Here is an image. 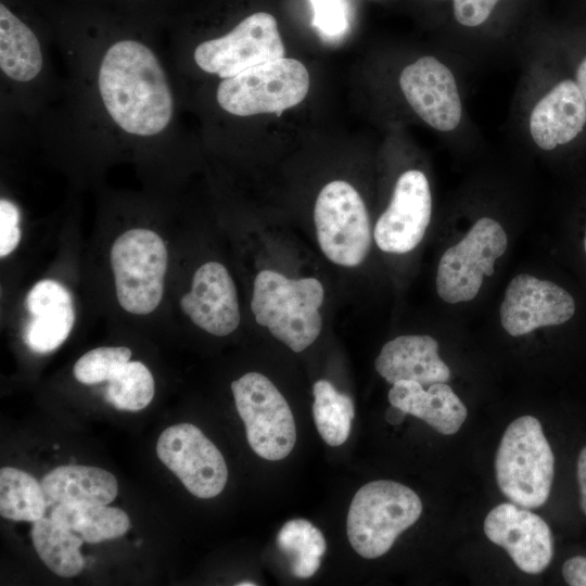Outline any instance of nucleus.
Returning <instances> with one entry per match:
<instances>
[{"instance_id":"nucleus-35","label":"nucleus","mask_w":586,"mask_h":586,"mask_svg":"<svg viewBox=\"0 0 586 586\" xmlns=\"http://www.w3.org/2000/svg\"><path fill=\"white\" fill-rule=\"evenodd\" d=\"M576 84L584 97V100L586 102V56L579 63L577 69H576Z\"/></svg>"},{"instance_id":"nucleus-13","label":"nucleus","mask_w":586,"mask_h":586,"mask_svg":"<svg viewBox=\"0 0 586 586\" xmlns=\"http://www.w3.org/2000/svg\"><path fill=\"white\" fill-rule=\"evenodd\" d=\"M399 87L415 113L429 126L449 132L462 116L461 99L453 72L436 58L425 55L400 73Z\"/></svg>"},{"instance_id":"nucleus-5","label":"nucleus","mask_w":586,"mask_h":586,"mask_svg":"<svg viewBox=\"0 0 586 586\" xmlns=\"http://www.w3.org/2000/svg\"><path fill=\"white\" fill-rule=\"evenodd\" d=\"M110 263L122 308L133 315L155 310L163 298L168 265L163 239L153 230L129 229L112 244Z\"/></svg>"},{"instance_id":"nucleus-4","label":"nucleus","mask_w":586,"mask_h":586,"mask_svg":"<svg viewBox=\"0 0 586 586\" xmlns=\"http://www.w3.org/2000/svg\"><path fill=\"white\" fill-rule=\"evenodd\" d=\"M421 512V499L408 486L388 480L367 483L357 491L348 509L349 544L366 559L381 557Z\"/></svg>"},{"instance_id":"nucleus-10","label":"nucleus","mask_w":586,"mask_h":586,"mask_svg":"<svg viewBox=\"0 0 586 586\" xmlns=\"http://www.w3.org/2000/svg\"><path fill=\"white\" fill-rule=\"evenodd\" d=\"M284 55L277 21L267 12L245 17L230 33L206 40L194 50L198 66L222 79Z\"/></svg>"},{"instance_id":"nucleus-8","label":"nucleus","mask_w":586,"mask_h":586,"mask_svg":"<svg viewBox=\"0 0 586 586\" xmlns=\"http://www.w3.org/2000/svg\"><path fill=\"white\" fill-rule=\"evenodd\" d=\"M314 221L319 246L332 263L355 267L367 257L371 228L366 205L346 181L326 184L317 196Z\"/></svg>"},{"instance_id":"nucleus-20","label":"nucleus","mask_w":586,"mask_h":586,"mask_svg":"<svg viewBox=\"0 0 586 586\" xmlns=\"http://www.w3.org/2000/svg\"><path fill=\"white\" fill-rule=\"evenodd\" d=\"M423 387L416 381H397L388 392V402L425 421L441 434L458 432L468 415L461 399L446 383H434L428 390Z\"/></svg>"},{"instance_id":"nucleus-25","label":"nucleus","mask_w":586,"mask_h":586,"mask_svg":"<svg viewBox=\"0 0 586 586\" xmlns=\"http://www.w3.org/2000/svg\"><path fill=\"white\" fill-rule=\"evenodd\" d=\"M48 501L41 483L11 467L0 470V514L13 521L34 523L43 518Z\"/></svg>"},{"instance_id":"nucleus-1","label":"nucleus","mask_w":586,"mask_h":586,"mask_svg":"<svg viewBox=\"0 0 586 586\" xmlns=\"http://www.w3.org/2000/svg\"><path fill=\"white\" fill-rule=\"evenodd\" d=\"M99 90L113 120L125 131L153 136L166 128L173 98L155 54L135 40H120L105 52L99 69Z\"/></svg>"},{"instance_id":"nucleus-19","label":"nucleus","mask_w":586,"mask_h":586,"mask_svg":"<svg viewBox=\"0 0 586 586\" xmlns=\"http://www.w3.org/2000/svg\"><path fill=\"white\" fill-rule=\"evenodd\" d=\"M374 367L391 384L410 380L430 386L450 379L448 366L438 356V343L430 335H400L388 341Z\"/></svg>"},{"instance_id":"nucleus-38","label":"nucleus","mask_w":586,"mask_h":586,"mask_svg":"<svg viewBox=\"0 0 586 586\" xmlns=\"http://www.w3.org/2000/svg\"><path fill=\"white\" fill-rule=\"evenodd\" d=\"M584 247H585V252H586V235H585V240H584Z\"/></svg>"},{"instance_id":"nucleus-6","label":"nucleus","mask_w":586,"mask_h":586,"mask_svg":"<svg viewBox=\"0 0 586 586\" xmlns=\"http://www.w3.org/2000/svg\"><path fill=\"white\" fill-rule=\"evenodd\" d=\"M309 89L306 67L295 59L281 58L252 66L224 79L217 102L237 116L276 113L301 103Z\"/></svg>"},{"instance_id":"nucleus-23","label":"nucleus","mask_w":586,"mask_h":586,"mask_svg":"<svg viewBox=\"0 0 586 586\" xmlns=\"http://www.w3.org/2000/svg\"><path fill=\"white\" fill-rule=\"evenodd\" d=\"M50 518L89 544L120 537L130 527L128 514L109 505L56 504Z\"/></svg>"},{"instance_id":"nucleus-26","label":"nucleus","mask_w":586,"mask_h":586,"mask_svg":"<svg viewBox=\"0 0 586 586\" xmlns=\"http://www.w3.org/2000/svg\"><path fill=\"white\" fill-rule=\"evenodd\" d=\"M277 545L288 557L292 574L298 578H309L318 571L327 549L320 530L305 519L284 523L277 535Z\"/></svg>"},{"instance_id":"nucleus-36","label":"nucleus","mask_w":586,"mask_h":586,"mask_svg":"<svg viewBox=\"0 0 586 586\" xmlns=\"http://www.w3.org/2000/svg\"><path fill=\"white\" fill-rule=\"evenodd\" d=\"M406 415L407 413L403 411L400 408L391 405V407L387 408L385 412V419L388 423L393 425H397L403 422Z\"/></svg>"},{"instance_id":"nucleus-17","label":"nucleus","mask_w":586,"mask_h":586,"mask_svg":"<svg viewBox=\"0 0 586 586\" xmlns=\"http://www.w3.org/2000/svg\"><path fill=\"white\" fill-rule=\"evenodd\" d=\"M585 124L586 102L572 79L555 85L536 102L528 118L531 137L545 151L574 140Z\"/></svg>"},{"instance_id":"nucleus-14","label":"nucleus","mask_w":586,"mask_h":586,"mask_svg":"<svg viewBox=\"0 0 586 586\" xmlns=\"http://www.w3.org/2000/svg\"><path fill=\"white\" fill-rule=\"evenodd\" d=\"M573 297L553 282L531 275L515 276L508 284L500 306V322L512 336H520L572 318Z\"/></svg>"},{"instance_id":"nucleus-3","label":"nucleus","mask_w":586,"mask_h":586,"mask_svg":"<svg viewBox=\"0 0 586 586\" xmlns=\"http://www.w3.org/2000/svg\"><path fill=\"white\" fill-rule=\"evenodd\" d=\"M496 481L513 504L534 509L550 494L555 457L540 422L522 416L506 429L495 459Z\"/></svg>"},{"instance_id":"nucleus-21","label":"nucleus","mask_w":586,"mask_h":586,"mask_svg":"<svg viewBox=\"0 0 586 586\" xmlns=\"http://www.w3.org/2000/svg\"><path fill=\"white\" fill-rule=\"evenodd\" d=\"M49 504L109 505L117 496L118 484L109 471L89 466H61L41 481Z\"/></svg>"},{"instance_id":"nucleus-11","label":"nucleus","mask_w":586,"mask_h":586,"mask_svg":"<svg viewBox=\"0 0 586 586\" xmlns=\"http://www.w3.org/2000/svg\"><path fill=\"white\" fill-rule=\"evenodd\" d=\"M158 459L199 498H213L226 486L228 469L218 448L195 425L175 424L160 435Z\"/></svg>"},{"instance_id":"nucleus-31","label":"nucleus","mask_w":586,"mask_h":586,"mask_svg":"<svg viewBox=\"0 0 586 586\" xmlns=\"http://www.w3.org/2000/svg\"><path fill=\"white\" fill-rule=\"evenodd\" d=\"M21 214L15 204L0 201V257L11 254L18 245L22 237L20 229Z\"/></svg>"},{"instance_id":"nucleus-24","label":"nucleus","mask_w":586,"mask_h":586,"mask_svg":"<svg viewBox=\"0 0 586 586\" xmlns=\"http://www.w3.org/2000/svg\"><path fill=\"white\" fill-rule=\"evenodd\" d=\"M30 535L39 558L54 574L73 577L85 568L84 540L69 528L43 517L33 523Z\"/></svg>"},{"instance_id":"nucleus-22","label":"nucleus","mask_w":586,"mask_h":586,"mask_svg":"<svg viewBox=\"0 0 586 586\" xmlns=\"http://www.w3.org/2000/svg\"><path fill=\"white\" fill-rule=\"evenodd\" d=\"M0 67L20 82L34 79L42 67L37 37L4 4L0 5Z\"/></svg>"},{"instance_id":"nucleus-18","label":"nucleus","mask_w":586,"mask_h":586,"mask_svg":"<svg viewBox=\"0 0 586 586\" xmlns=\"http://www.w3.org/2000/svg\"><path fill=\"white\" fill-rule=\"evenodd\" d=\"M26 307L30 315L24 334L28 347L39 354L60 347L75 322V307L68 290L55 280H40L28 292Z\"/></svg>"},{"instance_id":"nucleus-28","label":"nucleus","mask_w":586,"mask_h":586,"mask_svg":"<svg viewBox=\"0 0 586 586\" xmlns=\"http://www.w3.org/2000/svg\"><path fill=\"white\" fill-rule=\"evenodd\" d=\"M104 396L119 410H141L154 396L153 375L143 362L129 360L109 381Z\"/></svg>"},{"instance_id":"nucleus-2","label":"nucleus","mask_w":586,"mask_h":586,"mask_svg":"<svg viewBox=\"0 0 586 586\" xmlns=\"http://www.w3.org/2000/svg\"><path fill=\"white\" fill-rule=\"evenodd\" d=\"M323 296V286L315 278L289 279L273 270H262L254 280L251 309L258 324L300 353L320 334Z\"/></svg>"},{"instance_id":"nucleus-15","label":"nucleus","mask_w":586,"mask_h":586,"mask_svg":"<svg viewBox=\"0 0 586 586\" xmlns=\"http://www.w3.org/2000/svg\"><path fill=\"white\" fill-rule=\"evenodd\" d=\"M484 533L525 573L543 572L552 559L553 538L548 524L526 508L506 502L496 506L484 520Z\"/></svg>"},{"instance_id":"nucleus-37","label":"nucleus","mask_w":586,"mask_h":586,"mask_svg":"<svg viewBox=\"0 0 586 586\" xmlns=\"http://www.w3.org/2000/svg\"><path fill=\"white\" fill-rule=\"evenodd\" d=\"M238 586H254L256 585L255 583H251V582H241V583H238L237 584Z\"/></svg>"},{"instance_id":"nucleus-34","label":"nucleus","mask_w":586,"mask_h":586,"mask_svg":"<svg viewBox=\"0 0 586 586\" xmlns=\"http://www.w3.org/2000/svg\"><path fill=\"white\" fill-rule=\"evenodd\" d=\"M577 480L581 493V507L586 514V446L581 450L578 456Z\"/></svg>"},{"instance_id":"nucleus-12","label":"nucleus","mask_w":586,"mask_h":586,"mask_svg":"<svg viewBox=\"0 0 586 586\" xmlns=\"http://www.w3.org/2000/svg\"><path fill=\"white\" fill-rule=\"evenodd\" d=\"M432 195L425 175L417 169L403 173L387 208L379 217L373 237L380 250L405 254L421 242L430 224Z\"/></svg>"},{"instance_id":"nucleus-33","label":"nucleus","mask_w":586,"mask_h":586,"mask_svg":"<svg viewBox=\"0 0 586 586\" xmlns=\"http://www.w3.org/2000/svg\"><path fill=\"white\" fill-rule=\"evenodd\" d=\"M562 574L571 586H586V558L577 556L568 559L562 565Z\"/></svg>"},{"instance_id":"nucleus-30","label":"nucleus","mask_w":586,"mask_h":586,"mask_svg":"<svg viewBox=\"0 0 586 586\" xmlns=\"http://www.w3.org/2000/svg\"><path fill=\"white\" fill-rule=\"evenodd\" d=\"M314 16L313 26L323 37H340L348 28L349 12L345 0H309Z\"/></svg>"},{"instance_id":"nucleus-29","label":"nucleus","mask_w":586,"mask_h":586,"mask_svg":"<svg viewBox=\"0 0 586 586\" xmlns=\"http://www.w3.org/2000/svg\"><path fill=\"white\" fill-rule=\"evenodd\" d=\"M126 346H103L84 354L74 365L75 379L87 385L110 381L130 360Z\"/></svg>"},{"instance_id":"nucleus-32","label":"nucleus","mask_w":586,"mask_h":586,"mask_svg":"<svg viewBox=\"0 0 586 586\" xmlns=\"http://www.w3.org/2000/svg\"><path fill=\"white\" fill-rule=\"evenodd\" d=\"M499 0H453L456 21L466 27H476L487 21Z\"/></svg>"},{"instance_id":"nucleus-7","label":"nucleus","mask_w":586,"mask_h":586,"mask_svg":"<svg viewBox=\"0 0 586 586\" xmlns=\"http://www.w3.org/2000/svg\"><path fill=\"white\" fill-rule=\"evenodd\" d=\"M235 407L253 451L266 460H281L293 449L296 426L291 408L259 372H247L231 383Z\"/></svg>"},{"instance_id":"nucleus-16","label":"nucleus","mask_w":586,"mask_h":586,"mask_svg":"<svg viewBox=\"0 0 586 586\" xmlns=\"http://www.w3.org/2000/svg\"><path fill=\"white\" fill-rule=\"evenodd\" d=\"M182 311L202 330L225 336L240 323L237 289L227 268L207 262L194 272L191 290L180 298Z\"/></svg>"},{"instance_id":"nucleus-9","label":"nucleus","mask_w":586,"mask_h":586,"mask_svg":"<svg viewBox=\"0 0 586 586\" xmlns=\"http://www.w3.org/2000/svg\"><path fill=\"white\" fill-rule=\"evenodd\" d=\"M507 234L498 221L489 217L477 219L467 234L441 257L436 291L446 303L473 300L484 276H492L497 258L507 249Z\"/></svg>"},{"instance_id":"nucleus-27","label":"nucleus","mask_w":586,"mask_h":586,"mask_svg":"<svg viewBox=\"0 0 586 586\" xmlns=\"http://www.w3.org/2000/svg\"><path fill=\"white\" fill-rule=\"evenodd\" d=\"M313 394V415L320 436L330 446L342 445L351 433L354 418L352 398L327 380L315 382Z\"/></svg>"}]
</instances>
